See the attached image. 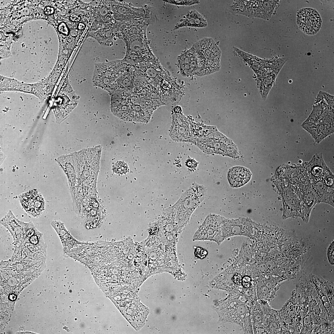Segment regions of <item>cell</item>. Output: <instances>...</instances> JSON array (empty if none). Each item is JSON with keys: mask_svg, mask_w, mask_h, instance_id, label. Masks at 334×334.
<instances>
[{"mask_svg": "<svg viewBox=\"0 0 334 334\" xmlns=\"http://www.w3.org/2000/svg\"><path fill=\"white\" fill-rule=\"evenodd\" d=\"M206 188L197 183L182 194L174 206L175 214L179 221L186 225L192 213L206 197Z\"/></svg>", "mask_w": 334, "mask_h": 334, "instance_id": "cell-4", "label": "cell"}, {"mask_svg": "<svg viewBox=\"0 0 334 334\" xmlns=\"http://www.w3.org/2000/svg\"><path fill=\"white\" fill-rule=\"evenodd\" d=\"M207 25L205 18L197 11L193 10L190 11L186 16L176 25L175 29L184 27L202 28L206 27Z\"/></svg>", "mask_w": 334, "mask_h": 334, "instance_id": "cell-13", "label": "cell"}, {"mask_svg": "<svg viewBox=\"0 0 334 334\" xmlns=\"http://www.w3.org/2000/svg\"><path fill=\"white\" fill-rule=\"evenodd\" d=\"M242 282L244 287L249 288L251 285V278L248 276H245L242 279Z\"/></svg>", "mask_w": 334, "mask_h": 334, "instance_id": "cell-21", "label": "cell"}, {"mask_svg": "<svg viewBox=\"0 0 334 334\" xmlns=\"http://www.w3.org/2000/svg\"><path fill=\"white\" fill-rule=\"evenodd\" d=\"M226 220L213 215L208 216L194 234L195 240H210L219 242L224 238L223 233Z\"/></svg>", "mask_w": 334, "mask_h": 334, "instance_id": "cell-6", "label": "cell"}, {"mask_svg": "<svg viewBox=\"0 0 334 334\" xmlns=\"http://www.w3.org/2000/svg\"><path fill=\"white\" fill-rule=\"evenodd\" d=\"M165 2L177 5L191 6L198 4L199 2V0H166Z\"/></svg>", "mask_w": 334, "mask_h": 334, "instance_id": "cell-18", "label": "cell"}, {"mask_svg": "<svg viewBox=\"0 0 334 334\" xmlns=\"http://www.w3.org/2000/svg\"><path fill=\"white\" fill-rule=\"evenodd\" d=\"M113 169L114 172L119 174L125 173L128 170L126 164L122 161H118L113 166Z\"/></svg>", "mask_w": 334, "mask_h": 334, "instance_id": "cell-17", "label": "cell"}, {"mask_svg": "<svg viewBox=\"0 0 334 334\" xmlns=\"http://www.w3.org/2000/svg\"><path fill=\"white\" fill-rule=\"evenodd\" d=\"M105 215L103 203L97 195H89L83 199L80 217L86 228L92 229L100 226Z\"/></svg>", "mask_w": 334, "mask_h": 334, "instance_id": "cell-5", "label": "cell"}, {"mask_svg": "<svg viewBox=\"0 0 334 334\" xmlns=\"http://www.w3.org/2000/svg\"><path fill=\"white\" fill-rule=\"evenodd\" d=\"M238 312L240 314H243L245 312V308L243 306H241L238 307Z\"/></svg>", "mask_w": 334, "mask_h": 334, "instance_id": "cell-26", "label": "cell"}, {"mask_svg": "<svg viewBox=\"0 0 334 334\" xmlns=\"http://www.w3.org/2000/svg\"><path fill=\"white\" fill-rule=\"evenodd\" d=\"M51 224L60 239L64 254L77 247L81 243L71 234L63 222L54 220L51 222Z\"/></svg>", "mask_w": 334, "mask_h": 334, "instance_id": "cell-11", "label": "cell"}, {"mask_svg": "<svg viewBox=\"0 0 334 334\" xmlns=\"http://www.w3.org/2000/svg\"><path fill=\"white\" fill-rule=\"evenodd\" d=\"M101 152L100 146L72 153L83 193V199L97 195V182Z\"/></svg>", "mask_w": 334, "mask_h": 334, "instance_id": "cell-1", "label": "cell"}, {"mask_svg": "<svg viewBox=\"0 0 334 334\" xmlns=\"http://www.w3.org/2000/svg\"><path fill=\"white\" fill-rule=\"evenodd\" d=\"M57 161L67 177L72 200L76 201L82 193L72 154L60 156Z\"/></svg>", "mask_w": 334, "mask_h": 334, "instance_id": "cell-9", "label": "cell"}, {"mask_svg": "<svg viewBox=\"0 0 334 334\" xmlns=\"http://www.w3.org/2000/svg\"><path fill=\"white\" fill-rule=\"evenodd\" d=\"M327 255L329 263L332 265L334 263V241L329 246L327 251Z\"/></svg>", "mask_w": 334, "mask_h": 334, "instance_id": "cell-19", "label": "cell"}, {"mask_svg": "<svg viewBox=\"0 0 334 334\" xmlns=\"http://www.w3.org/2000/svg\"><path fill=\"white\" fill-rule=\"evenodd\" d=\"M98 67L94 73L93 82L95 86L112 95L116 90V83L121 68L106 66Z\"/></svg>", "mask_w": 334, "mask_h": 334, "instance_id": "cell-7", "label": "cell"}, {"mask_svg": "<svg viewBox=\"0 0 334 334\" xmlns=\"http://www.w3.org/2000/svg\"><path fill=\"white\" fill-rule=\"evenodd\" d=\"M70 19L72 21L78 22L80 20V17L75 14H72L70 16Z\"/></svg>", "mask_w": 334, "mask_h": 334, "instance_id": "cell-25", "label": "cell"}, {"mask_svg": "<svg viewBox=\"0 0 334 334\" xmlns=\"http://www.w3.org/2000/svg\"><path fill=\"white\" fill-rule=\"evenodd\" d=\"M233 281L237 284H240L242 281L241 275L239 274H235L233 277Z\"/></svg>", "mask_w": 334, "mask_h": 334, "instance_id": "cell-23", "label": "cell"}, {"mask_svg": "<svg viewBox=\"0 0 334 334\" xmlns=\"http://www.w3.org/2000/svg\"><path fill=\"white\" fill-rule=\"evenodd\" d=\"M1 88L2 91H23L26 92L33 94L38 96L39 98L42 99L43 96V94L37 92L36 84H23L16 80L10 78L5 77L2 76L1 78Z\"/></svg>", "mask_w": 334, "mask_h": 334, "instance_id": "cell-10", "label": "cell"}, {"mask_svg": "<svg viewBox=\"0 0 334 334\" xmlns=\"http://www.w3.org/2000/svg\"><path fill=\"white\" fill-rule=\"evenodd\" d=\"M44 12L47 15H49L52 14L54 12V9L53 8L51 7H46L45 9Z\"/></svg>", "mask_w": 334, "mask_h": 334, "instance_id": "cell-24", "label": "cell"}, {"mask_svg": "<svg viewBox=\"0 0 334 334\" xmlns=\"http://www.w3.org/2000/svg\"><path fill=\"white\" fill-rule=\"evenodd\" d=\"M186 166L189 168H195L197 165V162L192 159H188L186 161Z\"/></svg>", "mask_w": 334, "mask_h": 334, "instance_id": "cell-20", "label": "cell"}, {"mask_svg": "<svg viewBox=\"0 0 334 334\" xmlns=\"http://www.w3.org/2000/svg\"><path fill=\"white\" fill-rule=\"evenodd\" d=\"M251 176V173L247 169L241 167H236L229 170L228 178L231 186L238 187L247 183L250 179Z\"/></svg>", "mask_w": 334, "mask_h": 334, "instance_id": "cell-12", "label": "cell"}, {"mask_svg": "<svg viewBox=\"0 0 334 334\" xmlns=\"http://www.w3.org/2000/svg\"><path fill=\"white\" fill-rule=\"evenodd\" d=\"M279 1L266 0L263 1L262 7L263 13V19L270 18L277 4H279Z\"/></svg>", "mask_w": 334, "mask_h": 334, "instance_id": "cell-15", "label": "cell"}, {"mask_svg": "<svg viewBox=\"0 0 334 334\" xmlns=\"http://www.w3.org/2000/svg\"><path fill=\"white\" fill-rule=\"evenodd\" d=\"M11 236L15 248L11 259H46L47 246L43 234L31 221H24Z\"/></svg>", "mask_w": 334, "mask_h": 334, "instance_id": "cell-2", "label": "cell"}, {"mask_svg": "<svg viewBox=\"0 0 334 334\" xmlns=\"http://www.w3.org/2000/svg\"><path fill=\"white\" fill-rule=\"evenodd\" d=\"M181 68L186 72L197 70L198 61L194 52L191 48L185 51L180 57Z\"/></svg>", "mask_w": 334, "mask_h": 334, "instance_id": "cell-14", "label": "cell"}, {"mask_svg": "<svg viewBox=\"0 0 334 334\" xmlns=\"http://www.w3.org/2000/svg\"><path fill=\"white\" fill-rule=\"evenodd\" d=\"M326 166L323 161L321 164L320 163H315L314 166L312 167L310 169V175L313 178H320L321 176L324 175V173L325 172Z\"/></svg>", "mask_w": 334, "mask_h": 334, "instance_id": "cell-16", "label": "cell"}, {"mask_svg": "<svg viewBox=\"0 0 334 334\" xmlns=\"http://www.w3.org/2000/svg\"><path fill=\"white\" fill-rule=\"evenodd\" d=\"M296 22L302 32L307 35H312L316 34L320 30L322 20L315 9L307 7L302 8L298 11Z\"/></svg>", "mask_w": 334, "mask_h": 334, "instance_id": "cell-8", "label": "cell"}, {"mask_svg": "<svg viewBox=\"0 0 334 334\" xmlns=\"http://www.w3.org/2000/svg\"><path fill=\"white\" fill-rule=\"evenodd\" d=\"M111 100L112 112L124 120L145 122L153 112L141 105L125 90H116L111 95Z\"/></svg>", "mask_w": 334, "mask_h": 334, "instance_id": "cell-3", "label": "cell"}, {"mask_svg": "<svg viewBox=\"0 0 334 334\" xmlns=\"http://www.w3.org/2000/svg\"><path fill=\"white\" fill-rule=\"evenodd\" d=\"M59 32L66 35H67L68 32V28L66 24L64 23H61L58 26Z\"/></svg>", "mask_w": 334, "mask_h": 334, "instance_id": "cell-22", "label": "cell"}, {"mask_svg": "<svg viewBox=\"0 0 334 334\" xmlns=\"http://www.w3.org/2000/svg\"><path fill=\"white\" fill-rule=\"evenodd\" d=\"M85 25L82 23H80L78 25V28L79 29H82L85 28Z\"/></svg>", "mask_w": 334, "mask_h": 334, "instance_id": "cell-27", "label": "cell"}]
</instances>
